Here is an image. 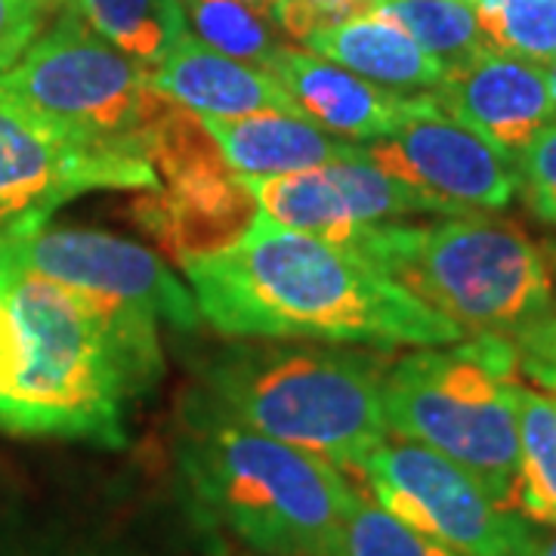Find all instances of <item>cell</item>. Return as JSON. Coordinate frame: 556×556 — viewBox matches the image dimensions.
Instances as JSON below:
<instances>
[{"label": "cell", "mask_w": 556, "mask_h": 556, "mask_svg": "<svg viewBox=\"0 0 556 556\" xmlns=\"http://www.w3.org/2000/svg\"><path fill=\"white\" fill-rule=\"evenodd\" d=\"M199 313L236 338H300L356 346H452L455 321L334 241L257 214L226 251L182 266Z\"/></svg>", "instance_id": "1"}, {"label": "cell", "mask_w": 556, "mask_h": 556, "mask_svg": "<svg viewBox=\"0 0 556 556\" xmlns=\"http://www.w3.org/2000/svg\"><path fill=\"white\" fill-rule=\"evenodd\" d=\"M10 298L25 365L0 405V427L20 437L124 445L127 399L152 390L161 375L159 318L62 288L13 260Z\"/></svg>", "instance_id": "2"}, {"label": "cell", "mask_w": 556, "mask_h": 556, "mask_svg": "<svg viewBox=\"0 0 556 556\" xmlns=\"http://www.w3.org/2000/svg\"><path fill=\"white\" fill-rule=\"evenodd\" d=\"M179 473L195 514L260 556H334L358 504L338 467L219 415L199 396L179 433Z\"/></svg>", "instance_id": "3"}, {"label": "cell", "mask_w": 556, "mask_h": 556, "mask_svg": "<svg viewBox=\"0 0 556 556\" xmlns=\"http://www.w3.org/2000/svg\"><path fill=\"white\" fill-rule=\"evenodd\" d=\"M378 358L318 346H236L207 362L201 402L263 437L362 470L390 437Z\"/></svg>", "instance_id": "4"}, {"label": "cell", "mask_w": 556, "mask_h": 556, "mask_svg": "<svg viewBox=\"0 0 556 556\" xmlns=\"http://www.w3.org/2000/svg\"><path fill=\"white\" fill-rule=\"evenodd\" d=\"M350 251L473 334L532 331L554 298L551 263L507 219L464 214L430 226L375 223Z\"/></svg>", "instance_id": "5"}, {"label": "cell", "mask_w": 556, "mask_h": 556, "mask_svg": "<svg viewBox=\"0 0 556 556\" xmlns=\"http://www.w3.org/2000/svg\"><path fill=\"white\" fill-rule=\"evenodd\" d=\"M517 350L495 334L470 343L424 346L383 375L390 433L448 457L514 510L519 473Z\"/></svg>", "instance_id": "6"}, {"label": "cell", "mask_w": 556, "mask_h": 556, "mask_svg": "<svg viewBox=\"0 0 556 556\" xmlns=\"http://www.w3.org/2000/svg\"><path fill=\"white\" fill-rule=\"evenodd\" d=\"M0 97L93 152L152 164L159 127L177 102L146 65L100 38L68 0L53 28L0 75Z\"/></svg>", "instance_id": "7"}, {"label": "cell", "mask_w": 556, "mask_h": 556, "mask_svg": "<svg viewBox=\"0 0 556 556\" xmlns=\"http://www.w3.org/2000/svg\"><path fill=\"white\" fill-rule=\"evenodd\" d=\"M149 159L159 186L134 211L139 226L179 266L226 251L260 214L248 179L223 161L204 121L182 105H174L164 118Z\"/></svg>", "instance_id": "8"}, {"label": "cell", "mask_w": 556, "mask_h": 556, "mask_svg": "<svg viewBox=\"0 0 556 556\" xmlns=\"http://www.w3.org/2000/svg\"><path fill=\"white\" fill-rule=\"evenodd\" d=\"M378 507L460 556H522L532 544L514 510H504L467 470L396 433L362 464Z\"/></svg>", "instance_id": "9"}, {"label": "cell", "mask_w": 556, "mask_h": 556, "mask_svg": "<svg viewBox=\"0 0 556 556\" xmlns=\"http://www.w3.org/2000/svg\"><path fill=\"white\" fill-rule=\"evenodd\" d=\"M3 244L16 266L78 294L149 313L174 328L201 321L195 294L137 241L97 229H47L40 223L3 232Z\"/></svg>", "instance_id": "10"}, {"label": "cell", "mask_w": 556, "mask_h": 556, "mask_svg": "<svg viewBox=\"0 0 556 556\" xmlns=\"http://www.w3.org/2000/svg\"><path fill=\"white\" fill-rule=\"evenodd\" d=\"M365 155L439 214L501 211L519 192L517 161L452 118L433 97H412L396 130L371 139Z\"/></svg>", "instance_id": "11"}, {"label": "cell", "mask_w": 556, "mask_h": 556, "mask_svg": "<svg viewBox=\"0 0 556 556\" xmlns=\"http://www.w3.org/2000/svg\"><path fill=\"white\" fill-rule=\"evenodd\" d=\"M149 161L84 149L22 105L0 97V236L40 226L60 207L97 189H155Z\"/></svg>", "instance_id": "12"}, {"label": "cell", "mask_w": 556, "mask_h": 556, "mask_svg": "<svg viewBox=\"0 0 556 556\" xmlns=\"http://www.w3.org/2000/svg\"><path fill=\"white\" fill-rule=\"evenodd\" d=\"M433 100L514 161L556 118L544 68L492 47L445 72Z\"/></svg>", "instance_id": "13"}, {"label": "cell", "mask_w": 556, "mask_h": 556, "mask_svg": "<svg viewBox=\"0 0 556 556\" xmlns=\"http://www.w3.org/2000/svg\"><path fill=\"white\" fill-rule=\"evenodd\" d=\"M288 90L303 118L350 142H371L396 130L412 97L358 78L338 62L281 47L266 68Z\"/></svg>", "instance_id": "14"}, {"label": "cell", "mask_w": 556, "mask_h": 556, "mask_svg": "<svg viewBox=\"0 0 556 556\" xmlns=\"http://www.w3.org/2000/svg\"><path fill=\"white\" fill-rule=\"evenodd\" d=\"M149 75L164 97L199 118H241L257 112L300 115L288 90L266 68H251L192 35L179 40Z\"/></svg>", "instance_id": "15"}, {"label": "cell", "mask_w": 556, "mask_h": 556, "mask_svg": "<svg viewBox=\"0 0 556 556\" xmlns=\"http://www.w3.org/2000/svg\"><path fill=\"white\" fill-rule=\"evenodd\" d=\"M217 142L223 161L241 177H278L313 170L334 161L358 159L365 149L350 139H334L303 115L257 112L241 118H201Z\"/></svg>", "instance_id": "16"}, {"label": "cell", "mask_w": 556, "mask_h": 556, "mask_svg": "<svg viewBox=\"0 0 556 556\" xmlns=\"http://www.w3.org/2000/svg\"><path fill=\"white\" fill-rule=\"evenodd\" d=\"M306 47L321 56L350 68L358 78L378 87L408 93V90H437L445 78V65L433 60L424 47H417L393 22H383L375 13H362L353 20L318 28Z\"/></svg>", "instance_id": "17"}, {"label": "cell", "mask_w": 556, "mask_h": 556, "mask_svg": "<svg viewBox=\"0 0 556 556\" xmlns=\"http://www.w3.org/2000/svg\"><path fill=\"white\" fill-rule=\"evenodd\" d=\"M244 179L251 186V195L257 201L260 214L276 219L285 229L318 236V239L334 241L340 248H350L358 232L365 229L350 214L328 167Z\"/></svg>", "instance_id": "18"}, {"label": "cell", "mask_w": 556, "mask_h": 556, "mask_svg": "<svg viewBox=\"0 0 556 556\" xmlns=\"http://www.w3.org/2000/svg\"><path fill=\"white\" fill-rule=\"evenodd\" d=\"M87 25L121 53L155 68L186 38L179 0H72Z\"/></svg>", "instance_id": "19"}, {"label": "cell", "mask_w": 556, "mask_h": 556, "mask_svg": "<svg viewBox=\"0 0 556 556\" xmlns=\"http://www.w3.org/2000/svg\"><path fill=\"white\" fill-rule=\"evenodd\" d=\"M519 473L514 510L556 526V399L517 383Z\"/></svg>", "instance_id": "20"}, {"label": "cell", "mask_w": 556, "mask_h": 556, "mask_svg": "<svg viewBox=\"0 0 556 556\" xmlns=\"http://www.w3.org/2000/svg\"><path fill=\"white\" fill-rule=\"evenodd\" d=\"M368 13L402 28L417 47L442 62L445 72L489 47L470 0H375Z\"/></svg>", "instance_id": "21"}, {"label": "cell", "mask_w": 556, "mask_h": 556, "mask_svg": "<svg viewBox=\"0 0 556 556\" xmlns=\"http://www.w3.org/2000/svg\"><path fill=\"white\" fill-rule=\"evenodd\" d=\"M492 50L529 62H556V0H470Z\"/></svg>", "instance_id": "22"}, {"label": "cell", "mask_w": 556, "mask_h": 556, "mask_svg": "<svg viewBox=\"0 0 556 556\" xmlns=\"http://www.w3.org/2000/svg\"><path fill=\"white\" fill-rule=\"evenodd\" d=\"M325 167L338 182L353 219L362 226L390 223L393 217H405V214H439L420 192H415L408 182H402L393 174L380 170L375 161H368L365 152L358 159L334 161Z\"/></svg>", "instance_id": "23"}, {"label": "cell", "mask_w": 556, "mask_h": 556, "mask_svg": "<svg viewBox=\"0 0 556 556\" xmlns=\"http://www.w3.org/2000/svg\"><path fill=\"white\" fill-rule=\"evenodd\" d=\"M179 3L192 16L204 43L232 60L257 62L269 68L281 50L273 38L269 22L257 16L244 0H179Z\"/></svg>", "instance_id": "24"}, {"label": "cell", "mask_w": 556, "mask_h": 556, "mask_svg": "<svg viewBox=\"0 0 556 556\" xmlns=\"http://www.w3.org/2000/svg\"><path fill=\"white\" fill-rule=\"evenodd\" d=\"M334 556H460L437 538H427L378 504L358 497L338 538Z\"/></svg>", "instance_id": "25"}, {"label": "cell", "mask_w": 556, "mask_h": 556, "mask_svg": "<svg viewBox=\"0 0 556 556\" xmlns=\"http://www.w3.org/2000/svg\"><path fill=\"white\" fill-rule=\"evenodd\" d=\"M519 189L538 217L556 223V118L519 152Z\"/></svg>", "instance_id": "26"}, {"label": "cell", "mask_w": 556, "mask_h": 556, "mask_svg": "<svg viewBox=\"0 0 556 556\" xmlns=\"http://www.w3.org/2000/svg\"><path fill=\"white\" fill-rule=\"evenodd\" d=\"M60 3L68 0H0V75L31 50Z\"/></svg>", "instance_id": "27"}, {"label": "cell", "mask_w": 556, "mask_h": 556, "mask_svg": "<svg viewBox=\"0 0 556 556\" xmlns=\"http://www.w3.org/2000/svg\"><path fill=\"white\" fill-rule=\"evenodd\" d=\"M538 343L541 346H535V353L529 358V368L541 383L556 390V328L554 334H538Z\"/></svg>", "instance_id": "28"}, {"label": "cell", "mask_w": 556, "mask_h": 556, "mask_svg": "<svg viewBox=\"0 0 556 556\" xmlns=\"http://www.w3.org/2000/svg\"><path fill=\"white\" fill-rule=\"evenodd\" d=\"M522 556H556V535L547 538V541H532Z\"/></svg>", "instance_id": "29"}, {"label": "cell", "mask_w": 556, "mask_h": 556, "mask_svg": "<svg viewBox=\"0 0 556 556\" xmlns=\"http://www.w3.org/2000/svg\"><path fill=\"white\" fill-rule=\"evenodd\" d=\"M544 75H547V87H551V97L556 102V62H547L544 65Z\"/></svg>", "instance_id": "30"}, {"label": "cell", "mask_w": 556, "mask_h": 556, "mask_svg": "<svg viewBox=\"0 0 556 556\" xmlns=\"http://www.w3.org/2000/svg\"><path fill=\"white\" fill-rule=\"evenodd\" d=\"M244 3H251V7H263V10H269V3H273V0H244Z\"/></svg>", "instance_id": "31"}]
</instances>
